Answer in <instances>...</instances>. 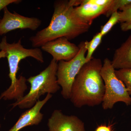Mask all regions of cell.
<instances>
[{"mask_svg":"<svg viewBox=\"0 0 131 131\" xmlns=\"http://www.w3.org/2000/svg\"><path fill=\"white\" fill-rule=\"evenodd\" d=\"M76 0L57 1L49 26L30 38L32 47L38 48L59 38L74 39L87 32L90 25L84 21L75 10Z\"/></svg>","mask_w":131,"mask_h":131,"instance_id":"cell-1","label":"cell"},{"mask_svg":"<svg viewBox=\"0 0 131 131\" xmlns=\"http://www.w3.org/2000/svg\"><path fill=\"white\" fill-rule=\"evenodd\" d=\"M102 65L100 59L93 58L80 70L72 85L70 99L75 107H94L102 103L105 93L101 75Z\"/></svg>","mask_w":131,"mask_h":131,"instance_id":"cell-2","label":"cell"},{"mask_svg":"<svg viewBox=\"0 0 131 131\" xmlns=\"http://www.w3.org/2000/svg\"><path fill=\"white\" fill-rule=\"evenodd\" d=\"M0 50L5 52L6 54V57L7 58L9 68L8 76L11 81L9 88L1 94L0 100H17L25 95V92L27 89L26 78L23 76H20L19 78L16 77L19 63L21 60L27 57L32 58L43 63L44 59L43 53L38 48H25L21 45V39L18 42L9 43L7 42L6 36L3 38L0 43Z\"/></svg>","mask_w":131,"mask_h":131,"instance_id":"cell-3","label":"cell"},{"mask_svg":"<svg viewBox=\"0 0 131 131\" xmlns=\"http://www.w3.org/2000/svg\"><path fill=\"white\" fill-rule=\"evenodd\" d=\"M58 62L52 59L47 68L38 74L30 77L27 80L30 84L28 93L16 100L11 106L21 109L31 108L45 94L56 93L60 89L57 79Z\"/></svg>","mask_w":131,"mask_h":131,"instance_id":"cell-4","label":"cell"},{"mask_svg":"<svg viewBox=\"0 0 131 131\" xmlns=\"http://www.w3.org/2000/svg\"><path fill=\"white\" fill-rule=\"evenodd\" d=\"M112 62L105 59L101 70V75L104 81L105 93L102 102L104 110L110 109L118 102H122L126 105L131 104V97L124 83L116 76Z\"/></svg>","mask_w":131,"mask_h":131,"instance_id":"cell-5","label":"cell"},{"mask_svg":"<svg viewBox=\"0 0 131 131\" xmlns=\"http://www.w3.org/2000/svg\"><path fill=\"white\" fill-rule=\"evenodd\" d=\"M78 46L80 50L74 58L70 61H59L58 63L57 82L62 88L61 93L64 99H70L75 78L82 66L87 62L85 56L87 52L85 42H81Z\"/></svg>","mask_w":131,"mask_h":131,"instance_id":"cell-6","label":"cell"},{"mask_svg":"<svg viewBox=\"0 0 131 131\" xmlns=\"http://www.w3.org/2000/svg\"><path fill=\"white\" fill-rule=\"evenodd\" d=\"M3 10L4 15L0 21V35L18 29L35 31L41 25L42 21L38 18L26 17L14 11L11 13L7 7Z\"/></svg>","mask_w":131,"mask_h":131,"instance_id":"cell-7","label":"cell"},{"mask_svg":"<svg viewBox=\"0 0 131 131\" xmlns=\"http://www.w3.org/2000/svg\"><path fill=\"white\" fill-rule=\"evenodd\" d=\"M41 48L43 51L50 54L53 57L52 59L57 62L70 61L76 56L80 50L79 46L64 37L47 42L42 46Z\"/></svg>","mask_w":131,"mask_h":131,"instance_id":"cell-8","label":"cell"},{"mask_svg":"<svg viewBox=\"0 0 131 131\" xmlns=\"http://www.w3.org/2000/svg\"><path fill=\"white\" fill-rule=\"evenodd\" d=\"M49 131H86L84 122L77 116L64 114L55 110L48 119Z\"/></svg>","mask_w":131,"mask_h":131,"instance_id":"cell-9","label":"cell"},{"mask_svg":"<svg viewBox=\"0 0 131 131\" xmlns=\"http://www.w3.org/2000/svg\"><path fill=\"white\" fill-rule=\"evenodd\" d=\"M52 97V95L47 94L43 100L38 101L32 107L21 114L18 121L8 131H19L26 127L39 125L43 118L41 109Z\"/></svg>","mask_w":131,"mask_h":131,"instance_id":"cell-10","label":"cell"},{"mask_svg":"<svg viewBox=\"0 0 131 131\" xmlns=\"http://www.w3.org/2000/svg\"><path fill=\"white\" fill-rule=\"evenodd\" d=\"M107 9L95 4L92 0H82L81 5L75 7L78 15L90 26L94 19L105 14Z\"/></svg>","mask_w":131,"mask_h":131,"instance_id":"cell-11","label":"cell"},{"mask_svg":"<svg viewBox=\"0 0 131 131\" xmlns=\"http://www.w3.org/2000/svg\"><path fill=\"white\" fill-rule=\"evenodd\" d=\"M111 62L115 70L131 68V35L116 49Z\"/></svg>","mask_w":131,"mask_h":131,"instance_id":"cell-12","label":"cell"},{"mask_svg":"<svg viewBox=\"0 0 131 131\" xmlns=\"http://www.w3.org/2000/svg\"><path fill=\"white\" fill-rule=\"evenodd\" d=\"M119 21L121 28L123 31L131 30V3L121 9Z\"/></svg>","mask_w":131,"mask_h":131,"instance_id":"cell-13","label":"cell"},{"mask_svg":"<svg viewBox=\"0 0 131 131\" xmlns=\"http://www.w3.org/2000/svg\"><path fill=\"white\" fill-rule=\"evenodd\" d=\"M103 36L100 32H98L95 35L90 41H85L87 48V54L86 56L87 62H88L93 58L92 56L94 52L100 44Z\"/></svg>","mask_w":131,"mask_h":131,"instance_id":"cell-14","label":"cell"},{"mask_svg":"<svg viewBox=\"0 0 131 131\" xmlns=\"http://www.w3.org/2000/svg\"><path fill=\"white\" fill-rule=\"evenodd\" d=\"M117 77L124 83L128 93L131 95V68L115 70Z\"/></svg>","mask_w":131,"mask_h":131,"instance_id":"cell-15","label":"cell"},{"mask_svg":"<svg viewBox=\"0 0 131 131\" xmlns=\"http://www.w3.org/2000/svg\"><path fill=\"white\" fill-rule=\"evenodd\" d=\"M131 3V0H113L112 4L108 8L104 15L106 17L111 16L113 13L122 9Z\"/></svg>","mask_w":131,"mask_h":131,"instance_id":"cell-16","label":"cell"},{"mask_svg":"<svg viewBox=\"0 0 131 131\" xmlns=\"http://www.w3.org/2000/svg\"><path fill=\"white\" fill-rule=\"evenodd\" d=\"M119 12H115L110 16L109 19L104 26H102L100 32L102 36H104L111 30L113 27L119 22Z\"/></svg>","mask_w":131,"mask_h":131,"instance_id":"cell-17","label":"cell"},{"mask_svg":"<svg viewBox=\"0 0 131 131\" xmlns=\"http://www.w3.org/2000/svg\"><path fill=\"white\" fill-rule=\"evenodd\" d=\"M21 1L20 0H0V12L10 4H19ZM1 20L0 18V21Z\"/></svg>","mask_w":131,"mask_h":131,"instance_id":"cell-18","label":"cell"},{"mask_svg":"<svg viewBox=\"0 0 131 131\" xmlns=\"http://www.w3.org/2000/svg\"><path fill=\"white\" fill-rule=\"evenodd\" d=\"M95 131H113L110 126L106 125H101L96 128Z\"/></svg>","mask_w":131,"mask_h":131,"instance_id":"cell-19","label":"cell"},{"mask_svg":"<svg viewBox=\"0 0 131 131\" xmlns=\"http://www.w3.org/2000/svg\"><path fill=\"white\" fill-rule=\"evenodd\" d=\"M6 57V52L3 51H0V59L2 58H4Z\"/></svg>","mask_w":131,"mask_h":131,"instance_id":"cell-20","label":"cell"},{"mask_svg":"<svg viewBox=\"0 0 131 131\" xmlns=\"http://www.w3.org/2000/svg\"><path fill=\"white\" fill-rule=\"evenodd\" d=\"M1 124H0V128H1Z\"/></svg>","mask_w":131,"mask_h":131,"instance_id":"cell-21","label":"cell"}]
</instances>
